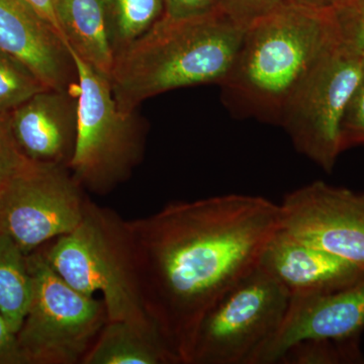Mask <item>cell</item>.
<instances>
[{
  "mask_svg": "<svg viewBox=\"0 0 364 364\" xmlns=\"http://www.w3.org/2000/svg\"><path fill=\"white\" fill-rule=\"evenodd\" d=\"M335 43L328 9L287 0L246 28L220 85L225 107L242 119L279 126L299 85Z\"/></svg>",
  "mask_w": 364,
  "mask_h": 364,
  "instance_id": "7a4b0ae2",
  "label": "cell"
},
{
  "mask_svg": "<svg viewBox=\"0 0 364 364\" xmlns=\"http://www.w3.org/2000/svg\"><path fill=\"white\" fill-rule=\"evenodd\" d=\"M55 11L68 47L109 78L114 53L109 39L107 0H55Z\"/></svg>",
  "mask_w": 364,
  "mask_h": 364,
  "instance_id": "9a60e30c",
  "label": "cell"
},
{
  "mask_svg": "<svg viewBox=\"0 0 364 364\" xmlns=\"http://www.w3.org/2000/svg\"><path fill=\"white\" fill-rule=\"evenodd\" d=\"M363 66L364 57L335 43L309 72L282 114L279 126L296 149L325 171H332L342 153V117Z\"/></svg>",
  "mask_w": 364,
  "mask_h": 364,
  "instance_id": "ba28073f",
  "label": "cell"
},
{
  "mask_svg": "<svg viewBox=\"0 0 364 364\" xmlns=\"http://www.w3.org/2000/svg\"><path fill=\"white\" fill-rule=\"evenodd\" d=\"M26 256L11 237L0 232V314L16 334L32 299L33 282Z\"/></svg>",
  "mask_w": 364,
  "mask_h": 364,
  "instance_id": "e0dca14e",
  "label": "cell"
},
{
  "mask_svg": "<svg viewBox=\"0 0 364 364\" xmlns=\"http://www.w3.org/2000/svg\"><path fill=\"white\" fill-rule=\"evenodd\" d=\"M280 229L364 267V191L314 181L284 196Z\"/></svg>",
  "mask_w": 364,
  "mask_h": 364,
  "instance_id": "30bf717a",
  "label": "cell"
},
{
  "mask_svg": "<svg viewBox=\"0 0 364 364\" xmlns=\"http://www.w3.org/2000/svg\"><path fill=\"white\" fill-rule=\"evenodd\" d=\"M21 1L25 2L26 6H30L33 11L39 14L41 18L64 40L58 20H57L55 0H21Z\"/></svg>",
  "mask_w": 364,
  "mask_h": 364,
  "instance_id": "4316f807",
  "label": "cell"
},
{
  "mask_svg": "<svg viewBox=\"0 0 364 364\" xmlns=\"http://www.w3.org/2000/svg\"><path fill=\"white\" fill-rule=\"evenodd\" d=\"M0 364H26L18 334L0 314Z\"/></svg>",
  "mask_w": 364,
  "mask_h": 364,
  "instance_id": "484cf974",
  "label": "cell"
},
{
  "mask_svg": "<svg viewBox=\"0 0 364 364\" xmlns=\"http://www.w3.org/2000/svg\"><path fill=\"white\" fill-rule=\"evenodd\" d=\"M364 145V66L355 90L352 92L340 127L341 151Z\"/></svg>",
  "mask_w": 364,
  "mask_h": 364,
  "instance_id": "7402d4cb",
  "label": "cell"
},
{
  "mask_svg": "<svg viewBox=\"0 0 364 364\" xmlns=\"http://www.w3.org/2000/svg\"><path fill=\"white\" fill-rule=\"evenodd\" d=\"M287 0H219V9L232 20L248 28Z\"/></svg>",
  "mask_w": 364,
  "mask_h": 364,
  "instance_id": "cb8c5ba5",
  "label": "cell"
},
{
  "mask_svg": "<svg viewBox=\"0 0 364 364\" xmlns=\"http://www.w3.org/2000/svg\"><path fill=\"white\" fill-rule=\"evenodd\" d=\"M164 16L173 18H193L219 9V0H163Z\"/></svg>",
  "mask_w": 364,
  "mask_h": 364,
  "instance_id": "d4e9b609",
  "label": "cell"
},
{
  "mask_svg": "<svg viewBox=\"0 0 364 364\" xmlns=\"http://www.w3.org/2000/svg\"><path fill=\"white\" fill-rule=\"evenodd\" d=\"M294 1L301 6L313 7V9H329L341 0H294Z\"/></svg>",
  "mask_w": 364,
  "mask_h": 364,
  "instance_id": "83f0119b",
  "label": "cell"
},
{
  "mask_svg": "<svg viewBox=\"0 0 364 364\" xmlns=\"http://www.w3.org/2000/svg\"><path fill=\"white\" fill-rule=\"evenodd\" d=\"M364 331V273L329 293L291 296L284 322L256 364L277 363L294 344L306 339L359 340Z\"/></svg>",
  "mask_w": 364,
  "mask_h": 364,
  "instance_id": "8fae6325",
  "label": "cell"
},
{
  "mask_svg": "<svg viewBox=\"0 0 364 364\" xmlns=\"http://www.w3.org/2000/svg\"><path fill=\"white\" fill-rule=\"evenodd\" d=\"M47 88L23 62L0 51V114H11Z\"/></svg>",
  "mask_w": 364,
  "mask_h": 364,
  "instance_id": "ffe728a7",
  "label": "cell"
},
{
  "mask_svg": "<svg viewBox=\"0 0 364 364\" xmlns=\"http://www.w3.org/2000/svg\"><path fill=\"white\" fill-rule=\"evenodd\" d=\"M258 267L291 296L329 293L364 273L363 267L298 240L280 228L263 248Z\"/></svg>",
  "mask_w": 364,
  "mask_h": 364,
  "instance_id": "5bb4252c",
  "label": "cell"
},
{
  "mask_svg": "<svg viewBox=\"0 0 364 364\" xmlns=\"http://www.w3.org/2000/svg\"><path fill=\"white\" fill-rule=\"evenodd\" d=\"M291 294L256 267L208 309L188 364H256L284 322Z\"/></svg>",
  "mask_w": 364,
  "mask_h": 364,
  "instance_id": "8992f818",
  "label": "cell"
},
{
  "mask_svg": "<svg viewBox=\"0 0 364 364\" xmlns=\"http://www.w3.org/2000/svg\"><path fill=\"white\" fill-rule=\"evenodd\" d=\"M128 226L146 312L188 364L203 316L257 267L280 210L262 196L232 193L171 203Z\"/></svg>",
  "mask_w": 364,
  "mask_h": 364,
  "instance_id": "6da1fadb",
  "label": "cell"
},
{
  "mask_svg": "<svg viewBox=\"0 0 364 364\" xmlns=\"http://www.w3.org/2000/svg\"><path fill=\"white\" fill-rule=\"evenodd\" d=\"M109 39L114 55L164 16L163 0H107Z\"/></svg>",
  "mask_w": 364,
  "mask_h": 364,
  "instance_id": "ac0fdd59",
  "label": "cell"
},
{
  "mask_svg": "<svg viewBox=\"0 0 364 364\" xmlns=\"http://www.w3.org/2000/svg\"><path fill=\"white\" fill-rule=\"evenodd\" d=\"M359 340L336 341L329 339H306L294 344L280 356L282 364L363 363Z\"/></svg>",
  "mask_w": 364,
  "mask_h": 364,
  "instance_id": "d6986e66",
  "label": "cell"
},
{
  "mask_svg": "<svg viewBox=\"0 0 364 364\" xmlns=\"http://www.w3.org/2000/svg\"><path fill=\"white\" fill-rule=\"evenodd\" d=\"M0 51L23 62L46 87L77 92L68 45L21 0H0Z\"/></svg>",
  "mask_w": 364,
  "mask_h": 364,
  "instance_id": "7c38bea8",
  "label": "cell"
},
{
  "mask_svg": "<svg viewBox=\"0 0 364 364\" xmlns=\"http://www.w3.org/2000/svg\"><path fill=\"white\" fill-rule=\"evenodd\" d=\"M30 161L16 142L9 114H0V189Z\"/></svg>",
  "mask_w": 364,
  "mask_h": 364,
  "instance_id": "603a6c76",
  "label": "cell"
},
{
  "mask_svg": "<svg viewBox=\"0 0 364 364\" xmlns=\"http://www.w3.org/2000/svg\"><path fill=\"white\" fill-rule=\"evenodd\" d=\"M328 11L336 44L364 57V0H341Z\"/></svg>",
  "mask_w": 364,
  "mask_h": 364,
  "instance_id": "44dd1931",
  "label": "cell"
},
{
  "mask_svg": "<svg viewBox=\"0 0 364 364\" xmlns=\"http://www.w3.org/2000/svg\"><path fill=\"white\" fill-rule=\"evenodd\" d=\"M221 9L173 18L163 16L114 55L109 81L119 109L188 86L219 85L231 70L246 32Z\"/></svg>",
  "mask_w": 364,
  "mask_h": 364,
  "instance_id": "3957f363",
  "label": "cell"
},
{
  "mask_svg": "<svg viewBox=\"0 0 364 364\" xmlns=\"http://www.w3.org/2000/svg\"><path fill=\"white\" fill-rule=\"evenodd\" d=\"M32 299L18 332L26 364H77L107 322L104 301L60 277L42 250L28 254Z\"/></svg>",
  "mask_w": 364,
  "mask_h": 364,
  "instance_id": "52a82bcc",
  "label": "cell"
},
{
  "mask_svg": "<svg viewBox=\"0 0 364 364\" xmlns=\"http://www.w3.org/2000/svg\"><path fill=\"white\" fill-rule=\"evenodd\" d=\"M9 117L16 142L28 160L68 167L77 135V92L47 88Z\"/></svg>",
  "mask_w": 364,
  "mask_h": 364,
  "instance_id": "4fadbf2b",
  "label": "cell"
},
{
  "mask_svg": "<svg viewBox=\"0 0 364 364\" xmlns=\"http://www.w3.org/2000/svg\"><path fill=\"white\" fill-rule=\"evenodd\" d=\"M81 364H181L153 323L107 321Z\"/></svg>",
  "mask_w": 364,
  "mask_h": 364,
  "instance_id": "2e32d148",
  "label": "cell"
},
{
  "mask_svg": "<svg viewBox=\"0 0 364 364\" xmlns=\"http://www.w3.org/2000/svg\"><path fill=\"white\" fill-rule=\"evenodd\" d=\"M69 286L102 296L107 321L153 323L144 306L128 221L88 198L77 227L40 248Z\"/></svg>",
  "mask_w": 364,
  "mask_h": 364,
  "instance_id": "277c9868",
  "label": "cell"
},
{
  "mask_svg": "<svg viewBox=\"0 0 364 364\" xmlns=\"http://www.w3.org/2000/svg\"><path fill=\"white\" fill-rule=\"evenodd\" d=\"M87 200L68 167L30 161L0 189V232L28 255L73 231Z\"/></svg>",
  "mask_w": 364,
  "mask_h": 364,
  "instance_id": "9c48e42d",
  "label": "cell"
},
{
  "mask_svg": "<svg viewBox=\"0 0 364 364\" xmlns=\"http://www.w3.org/2000/svg\"><path fill=\"white\" fill-rule=\"evenodd\" d=\"M69 50L78 90L77 135L68 168L85 191L105 195L128 181L143 159L146 124L136 111L119 109L109 77Z\"/></svg>",
  "mask_w": 364,
  "mask_h": 364,
  "instance_id": "5b68a950",
  "label": "cell"
}]
</instances>
